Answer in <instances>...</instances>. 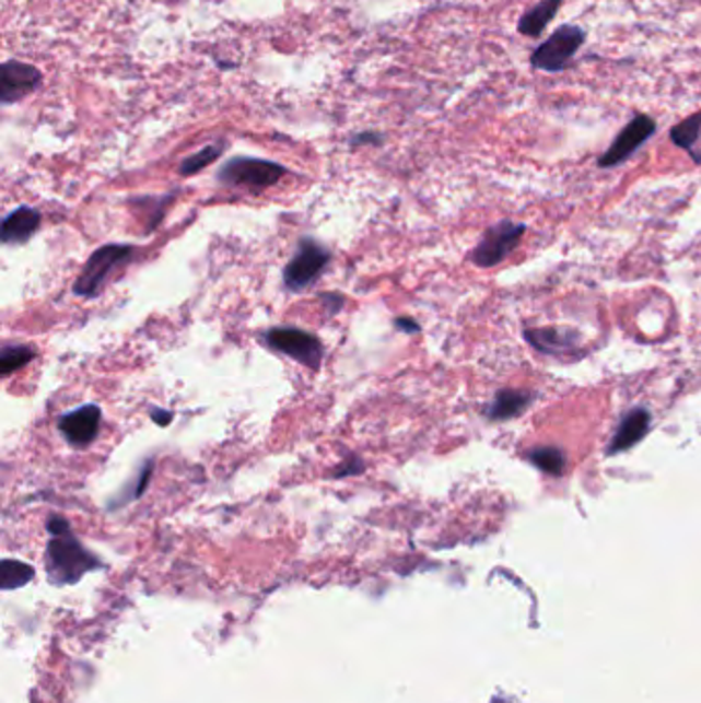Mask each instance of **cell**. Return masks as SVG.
Listing matches in <instances>:
<instances>
[{
  "instance_id": "obj_19",
  "label": "cell",
  "mask_w": 701,
  "mask_h": 703,
  "mask_svg": "<svg viewBox=\"0 0 701 703\" xmlns=\"http://www.w3.org/2000/svg\"><path fill=\"white\" fill-rule=\"evenodd\" d=\"M35 359V350L32 345H4L2 356H0V375L9 377L17 373L19 368L27 366Z\"/></svg>"
},
{
  "instance_id": "obj_4",
  "label": "cell",
  "mask_w": 701,
  "mask_h": 703,
  "mask_svg": "<svg viewBox=\"0 0 701 703\" xmlns=\"http://www.w3.org/2000/svg\"><path fill=\"white\" fill-rule=\"evenodd\" d=\"M264 342L278 354L289 356L311 371H319L326 356L322 340L299 327H272L264 333Z\"/></svg>"
},
{
  "instance_id": "obj_8",
  "label": "cell",
  "mask_w": 701,
  "mask_h": 703,
  "mask_svg": "<svg viewBox=\"0 0 701 703\" xmlns=\"http://www.w3.org/2000/svg\"><path fill=\"white\" fill-rule=\"evenodd\" d=\"M654 134H656V120L654 118L646 116V114L633 116L632 120L626 124V128L617 134L616 140L611 142V147L605 151V155L599 156L600 169H611V167L621 165L640 147H644Z\"/></svg>"
},
{
  "instance_id": "obj_3",
  "label": "cell",
  "mask_w": 701,
  "mask_h": 703,
  "mask_svg": "<svg viewBox=\"0 0 701 703\" xmlns=\"http://www.w3.org/2000/svg\"><path fill=\"white\" fill-rule=\"evenodd\" d=\"M586 42V32L579 25H560L546 42H541L529 56V65L535 70L558 74L564 72Z\"/></svg>"
},
{
  "instance_id": "obj_5",
  "label": "cell",
  "mask_w": 701,
  "mask_h": 703,
  "mask_svg": "<svg viewBox=\"0 0 701 703\" xmlns=\"http://www.w3.org/2000/svg\"><path fill=\"white\" fill-rule=\"evenodd\" d=\"M287 175V167L268 159L256 156H235L226 161L219 181L229 188L266 189L276 186Z\"/></svg>"
},
{
  "instance_id": "obj_10",
  "label": "cell",
  "mask_w": 701,
  "mask_h": 703,
  "mask_svg": "<svg viewBox=\"0 0 701 703\" xmlns=\"http://www.w3.org/2000/svg\"><path fill=\"white\" fill-rule=\"evenodd\" d=\"M100 429H102V410L95 403L65 413L58 420L60 434L74 448H85L91 443H95V438L100 436Z\"/></svg>"
},
{
  "instance_id": "obj_1",
  "label": "cell",
  "mask_w": 701,
  "mask_h": 703,
  "mask_svg": "<svg viewBox=\"0 0 701 703\" xmlns=\"http://www.w3.org/2000/svg\"><path fill=\"white\" fill-rule=\"evenodd\" d=\"M48 572L56 583H77L85 572L100 566L95 555H91L79 539L70 532L69 520L62 516L48 518Z\"/></svg>"
},
{
  "instance_id": "obj_21",
  "label": "cell",
  "mask_w": 701,
  "mask_h": 703,
  "mask_svg": "<svg viewBox=\"0 0 701 703\" xmlns=\"http://www.w3.org/2000/svg\"><path fill=\"white\" fill-rule=\"evenodd\" d=\"M32 576H34V570L21 564V562H13V560L2 562V586L4 588L23 586Z\"/></svg>"
},
{
  "instance_id": "obj_17",
  "label": "cell",
  "mask_w": 701,
  "mask_h": 703,
  "mask_svg": "<svg viewBox=\"0 0 701 703\" xmlns=\"http://www.w3.org/2000/svg\"><path fill=\"white\" fill-rule=\"evenodd\" d=\"M527 459L548 476H562L565 471V455L556 446H537L530 450Z\"/></svg>"
},
{
  "instance_id": "obj_6",
  "label": "cell",
  "mask_w": 701,
  "mask_h": 703,
  "mask_svg": "<svg viewBox=\"0 0 701 703\" xmlns=\"http://www.w3.org/2000/svg\"><path fill=\"white\" fill-rule=\"evenodd\" d=\"M331 259L329 249L313 237H303L299 241L296 254L284 268V286L292 292L307 291L311 284L319 280L326 272L327 263Z\"/></svg>"
},
{
  "instance_id": "obj_20",
  "label": "cell",
  "mask_w": 701,
  "mask_h": 703,
  "mask_svg": "<svg viewBox=\"0 0 701 703\" xmlns=\"http://www.w3.org/2000/svg\"><path fill=\"white\" fill-rule=\"evenodd\" d=\"M224 153V142H217V144H208L202 151L189 155L188 159L182 161L179 165V175L184 177H191L196 173L202 172L208 165H212L219 156Z\"/></svg>"
},
{
  "instance_id": "obj_24",
  "label": "cell",
  "mask_w": 701,
  "mask_h": 703,
  "mask_svg": "<svg viewBox=\"0 0 701 703\" xmlns=\"http://www.w3.org/2000/svg\"><path fill=\"white\" fill-rule=\"evenodd\" d=\"M395 327H397L399 331H404V333H418V331H420V326H418L413 319H410V317H399V319H395Z\"/></svg>"
},
{
  "instance_id": "obj_22",
  "label": "cell",
  "mask_w": 701,
  "mask_h": 703,
  "mask_svg": "<svg viewBox=\"0 0 701 703\" xmlns=\"http://www.w3.org/2000/svg\"><path fill=\"white\" fill-rule=\"evenodd\" d=\"M364 471V461L357 457V455H348V459L338 465V469L331 473L334 480H343V478H352V476H360Z\"/></svg>"
},
{
  "instance_id": "obj_16",
  "label": "cell",
  "mask_w": 701,
  "mask_h": 703,
  "mask_svg": "<svg viewBox=\"0 0 701 703\" xmlns=\"http://www.w3.org/2000/svg\"><path fill=\"white\" fill-rule=\"evenodd\" d=\"M701 137V112H696L691 114L689 118H685L684 121L675 124L673 130H670V140L673 144H677L679 149H685L687 153L696 156V142L700 140Z\"/></svg>"
},
{
  "instance_id": "obj_25",
  "label": "cell",
  "mask_w": 701,
  "mask_h": 703,
  "mask_svg": "<svg viewBox=\"0 0 701 703\" xmlns=\"http://www.w3.org/2000/svg\"><path fill=\"white\" fill-rule=\"evenodd\" d=\"M151 418H153L154 424H159V426H167V424H172L173 413L151 408Z\"/></svg>"
},
{
  "instance_id": "obj_12",
  "label": "cell",
  "mask_w": 701,
  "mask_h": 703,
  "mask_svg": "<svg viewBox=\"0 0 701 703\" xmlns=\"http://www.w3.org/2000/svg\"><path fill=\"white\" fill-rule=\"evenodd\" d=\"M42 223V214L35 208L21 207L13 210L0 229L2 243L7 245H17V243H27L34 237Z\"/></svg>"
},
{
  "instance_id": "obj_14",
  "label": "cell",
  "mask_w": 701,
  "mask_h": 703,
  "mask_svg": "<svg viewBox=\"0 0 701 703\" xmlns=\"http://www.w3.org/2000/svg\"><path fill=\"white\" fill-rule=\"evenodd\" d=\"M530 345H535L544 354H564L579 348V336L556 327H541V329H527L525 331Z\"/></svg>"
},
{
  "instance_id": "obj_18",
  "label": "cell",
  "mask_w": 701,
  "mask_h": 703,
  "mask_svg": "<svg viewBox=\"0 0 701 703\" xmlns=\"http://www.w3.org/2000/svg\"><path fill=\"white\" fill-rule=\"evenodd\" d=\"M153 471L154 459H147V461L142 464V467L138 469L135 480H130L126 483V488L121 490L120 496H118V502H112V504H109V508H120L124 504H128V502H132V500H137V497L142 496V494H144V490L149 488V481L153 478Z\"/></svg>"
},
{
  "instance_id": "obj_13",
  "label": "cell",
  "mask_w": 701,
  "mask_h": 703,
  "mask_svg": "<svg viewBox=\"0 0 701 703\" xmlns=\"http://www.w3.org/2000/svg\"><path fill=\"white\" fill-rule=\"evenodd\" d=\"M564 0H539L529 7L523 17L516 23V32L523 37H539L548 30L549 23L556 19L562 9Z\"/></svg>"
},
{
  "instance_id": "obj_2",
  "label": "cell",
  "mask_w": 701,
  "mask_h": 703,
  "mask_svg": "<svg viewBox=\"0 0 701 703\" xmlns=\"http://www.w3.org/2000/svg\"><path fill=\"white\" fill-rule=\"evenodd\" d=\"M135 254H137V247L121 245V243H109V245H103L100 249H95L91 254V258L86 259L83 272L74 280L72 292L83 298L100 296L107 278L121 266H126Z\"/></svg>"
},
{
  "instance_id": "obj_9",
  "label": "cell",
  "mask_w": 701,
  "mask_h": 703,
  "mask_svg": "<svg viewBox=\"0 0 701 703\" xmlns=\"http://www.w3.org/2000/svg\"><path fill=\"white\" fill-rule=\"evenodd\" d=\"M44 81L42 70L23 62V60H7L0 67V102L4 105L17 104L35 93Z\"/></svg>"
},
{
  "instance_id": "obj_11",
  "label": "cell",
  "mask_w": 701,
  "mask_h": 703,
  "mask_svg": "<svg viewBox=\"0 0 701 703\" xmlns=\"http://www.w3.org/2000/svg\"><path fill=\"white\" fill-rule=\"evenodd\" d=\"M651 430V413L644 408H635L632 412L626 413L617 426L614 441L609 443L607 455L626 453L632 446L638 445Z\"/></svg>"
},
{
  "instance_id": "obj_7",
  "label": "cell",
  "mask_w": 701,
  "mask_h": 703,
  "mask_svg": "<svg viewBox=\"0 0 701 703\" xmlns=\"http://www.w3.org/2000/svg\"><path fill=\"white\" fill-rule=\"evenodd\" d=\"M525 233V224L502 221L483 233L478 247L471 251V261L479 268H494L502 259L513 254L514 247Z\"/></svg>"
},
{
  "instance_id": "obj_23",
  "label": "cell",
  "mask_w": 701,
  "mask_h": 703,
  "mask_svg": "<svg viewBox=\"0 0 701 703\" xmlns=\"http://www.w3.org/2000/svg\"><path fill=\"white\" fill-rule=\"evenodd\" d=\"M383 142V137L378 132H362V134H357L350 140L352 147H364V144H373V147H378Z\"/></svg>"
},
{
  "instance_id": "obj_15",
  "label": "cell",
  "mask_w": 701,
  "mask_h": 703,
  "mask_svg": "<svg viewBox=\"0 0 701 703\" xmlns=\"http://www.w3.org/2000/svg\"><path fill=\"white\" fill-rule=\"evenodd\" d=\"M530 401H533L530 394L504 389V391H498L492 406L488 408L486 413L490 420H513L529 408Z\"/></svg>"
}]
</instances>
